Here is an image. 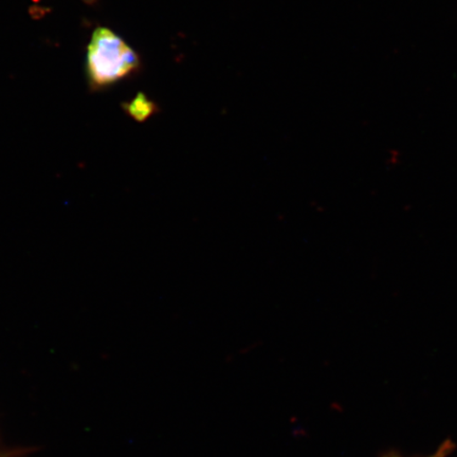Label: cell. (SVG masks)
<instances>
[{
  "instance_id": "cell-1",
  "label": "cell",
  "mask_w": 457,
  "mask_h": 457,
  "mask_svg": "<svg viewBox=\"0 0 457 457\" xmlns=\"http://www.w3.org/2000/svg\"><path fill=\"white\" fill-rule=\"evenodd\" d=\"M139 66L138 54L121 37L110 29H96L87 54V71L94 85L116 83L134 73Z\"/></svg>"
},
{
  "instance_id": "cell-2",
  "label": "cell",
  "mask_w": 457,
  "mask_h": 457,
  "mask_svg": "<svg viewBox=\"0 0 457 457\" xmlns=\"http://www.w3.org/2000/svg\"><path fill=\"white\" fill-rule=\"evenodd\" d=\"M125 111L137 122H145L158 112V107L145 94H139L125 106Z\"/></svg>"
},
{
  "instance_id": "cell-3",
  "label": "cell",
  "mask_w": 457,
  "mask_h": 457,
  "mask_svg": "<svg viewBox=\"0 0 457 457\" xmlns=\"http://www.w3.org/2000/svg\"><path fill=\"white\" fill-rule=\"evenodd\" d=\"M454 448H455V445H453V443L451 441H447V442H445L441 445V447H439L437 449L436 453H434L433 455L428 456V457H447L448 455H450L451 453H453ZM384 457H403V456H400L399 454H396V453H388V454L385 455Z\"/></svg>"
}]
</instances>
